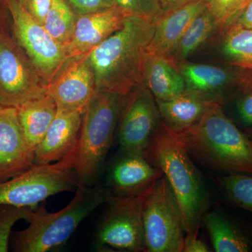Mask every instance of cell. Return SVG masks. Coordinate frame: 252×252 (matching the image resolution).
Wrapping results in <instances>:
<instances>
[{
	"instance_id": "6da1fadb",
	"label": "cell",
	"mask_w": 252,
	"mask_h": 252,
	"mask_svg": "<svg viewBox=\"0 0 252 252\" xmlns=\"http://www.w3.org/2000/svg\"><path fill=\"white\" fill-rule=\"evenodd\" d=\"M155 21L127 16L120 30L89 53L96 90L127 95L143 84L147 48Z\"/></svg>"
},
{
	"instance_id": "8d00e7d4",
	"label": "cell",
	"mask_w": 252,
	"mask_h": 252,
	"mask_svg": "<svg viewBox=\"0 0 252 252\" xmlns=\"http://www.w3.org/2000/svg\"><path fill=\"white\" fill-rule=\"evenodd\" d=\"M18 1L21 3V4H22L23 6H25V4H26V0H18Z\"/></svg>"
},
{
	"instance_id": "8992f818",
	"label": "cell",
	"mask_w": 252,
	"mask_h": 252,
	"mask_svg": "<svg viewBox=\"0 0 252 252\" xmlns=\"http://www.w3.org/2000/svg\"><path fill=\"white\" fill-rule=\"evenodd\" d=\"M146 252H183L186 237L180 207L163 175L142 195Z\"/></svg>"
},
{
	"instance_id": "4dcf8cb0",
	"label": "cell",
	"mask_w": 252,
	"mask_h": 252,
	"mask_svg": "<svg viewBox=\"0 0 252 252\" xmlns=\"http://www.w3.org/2000/svg\"><path fill=\"white\" fill-rule=\"evenodd\" d=\"M241 88L243 94L238 104L239 115L242 122L250 125L252 124V71Z\"/></svg>"
},
{
	"instance_id": "ac0fdd59",
	"label": "cell",
	"mask_w": 252,
	"mask_h": 252,
	"mask_svg": "<svg viewBox=\"0 0 252 252\" xmlns=\"http://www.w3.org/2000/svg\"><path fill=\"white\" fill-rule=\"evenodd\" d=\"M127 15L117 7L77 16L75 28L67 46L71 59L90 52L120 30Z\"/></svg>"
},
{
	"instance_id": "8fae6325",
	"label": "cell",
	"mask_w": 252,
	"mask_h": 252,
	"mask_svg": "<svg viewBox=\"0 0 252 252\" xmlns=\"http://www.w3.org/2000/svg\"><path fill=\"white\" fill-rule=\"evenodd\" d=\"M160 122L153 94L144 84L135 88L126 95L118 124L121 152L146 157Z\"/></svg>"
},
{
	"instance_id": "d590c367",
	"label": "cell",
	"mask_w": 252,
	"mask_h": 252,
	"mask_svg": "<svg viewBox=\"0 0 252 252\" xmlns=\"http://www.w3.org/2000/svg\"><path fill=\"white\" fill-rule=\"evenodd\" d=\"M7 13H9L5 1L0 0V32L4 29Z\"/></svg>"
},
{
	"instance_id": "d4e9b609",
	"label": "cell",
	"mask_w": 252,
	"mask_h": 252,
	"mask_svg": "<svg viewBox=\"0 0 252 252\" xmlns=\"http://www.w3.org/2000/svg\"><path fill=\"white\" fill-rule=\"evenodd\" d=\"M77 15L66 0H53L44 24L46 31L67 49L72 39Z\"/></svg>"
},
{
	"instance_id": "484cf974",
	"label": "cell",
	"mask_w": 252,
	"mask_h": 252,
	"mask_svg": "<svg viewBox=\"0 0 252 252\" xmlns=\"http://www.w3.org/2000/svg\"><path fill=\"white\" fill-rule=\"evenodd\" d=\"M220 182L232 203L252 212V175L230 173L222 177Z\"/></svg>"
},
{
	"instance_id": "d6986e66",
	"label": "cell",
	"mask_w": 252,
	"mask_h": 252,
	"mask_svg": "<svg viewBox=\"0 0 252 252\" xmlns=\"http://www.w3.org/2000/svg\"><path fill=\"white\" fill-rule=\"evenodd\" d=\"M16 109L25 140L34 154L56 117L57 104L52 97L46 94Z\"/></svg>"
},
{
	"instance_id": "5b68a950",
	"label": "cell",
	"mask_w": 252,
	"mask_h": 252,
	"mask_svg": "<svg viewBox=\"0 0 252 252\" xmlns=\"http://www.w3.org/2000/svg\"><path fill=\"white\" fill-rule=\"evenodd\" d=\"M114 198L106 187L79 185L70 203L56 212L44 206L34 209L29 226L13 231L10 250L14 252H46L64 245L79 224L96 208Z\"/></svg>"
},
{
	"instance_id": "cb8c5ba5",
	"label": "cell",
	"mask_w": 252,
	"mask_h": 252,
	"mask_svg": "<svg viewBox=\"0 0 252 252\" xmlns=\"http://www.w3.org/2000/svg\"><path fill=\"white\" fill-rule=\"evenodd\" d=\"M222 32L223 56L232 65L252 71V28L229 27Z\"/></svg>"
},
{
	"instance_id": "5bb4252c",
	"label": "cell",
	"mask_w": 252,
	"mask_h": 252,
	"mask_svg": "<svg viewBox=\"0 0 252 252\" xmlns=\"http://www.w3.org/2000/svg\"><path fill=\"white\" fill-rule=\"evenodd\" d=\"M162 175L144 156L121 152L109 167L105 187L114 198L140 197Z\"/></svg>"
},
{
	"instance_id": "ffe728a7",
	"label": "cell",
	"mask_w": 252,
	"mask_h": 252,
	"mask_svg": "<svg viewBox=\"0 0 252 252\" xmlns=\"http://www.w3.org/2000/svg\"><path fill=\"white\" fill-rule=\"evenodd\" d=\"M156 101L162 122L175 132L187 130L197 124L212 103L187 92L174 98Z\"/></svg>"
},
{
	"instance_id": "f546056e",
	"label": "cell",
	"mask_w": 252,
	"mask_h": 252,
	"mask_svg": "<svg viewBox=\"0 0 252 252\" xmlns=\"http://www.w3.org/2000/svg\"><path fill=\"white\" fill-rule=\"evenodd\" d=\"M74 12L79 15L91 14L116 7L114 0H66Z\"/></svg>"
},
{
	"instance_id": "4fadbf2b",
	"label": "cell",
	"mask_w": 252,
	"mask_h": 252,
	"mask_svg": "<svg viewBox=\"0 0 252 252\" xmlns=\"http://www.w3.org/2000/svg\"><path fill=\"white\" fill-rule=\"evenodd\" d=\"M89 53L68 59L48 84L46 94L54 99L58 108L85 110L96 90Z\"/></svg>"
},
{
	"instance_id": "d6a6232c",
	"label": "cell",
	"mask_w": 252,
	"mask_h": 252,
	"mask_svg": "<svg viewBox=\"0 0 252 252\" xmlns=\"http://www.w3.org/2000/svg\"><path fill=\"white\" fill-rule=\"evenodd\" d=\"M53 0H26L24 7L38 22L44 24Z\"/></svg>"
},
{
	"instance_id": "e575fe53",
	"label": "cell",
	"mask_w": 252,
	"mask_h": 252,
	"mask_svg": "<svg viewBox=\"0 0 252 252\" xmlns=\"http://www.w3.org/2000/svg\"><path fill=\"white\" fill-rule=\"evenodd\" d=\"M189 1L190 0H158V2L161 7L162 13L175 9Z\"/></svg>"
},
{
	"instance_id": "277c9868",
	"label": "cell",
	"mask_w": 252,
	"mask_h": 252,
	"mask_svg": "<svg viewBox=\"0 0 252 252\" xmlns=\"http://www.w3.org/2000/svg\"><path fill=\"white\" fill-rule=\"evenodd\" d=\"M126 97L117 93L95 90L86 106L77 143L65 158L75 172L79 185H97Z\"/></svg>"
},
{
	"instance_id": "2e32d148",
	"label": "cell",
	"mask_w": 252,
	"mask_h": 252,
	"mask_svg": "<svg viewBox=\"0 0 252 252\" xmlns=\"http://www.w3.org/2000/svg\"><path fill=\"white\" fill-rule=\"evenodd\" d=\"M83 111L58 108L44 138L34 153V165L61 161L72 153L80 133Z\"/></svg>"
},
{
	"instance_id": "9c48e42d",
	"label": "cell",
	"mask_w": 252,
	"mask_h": 252,
	"mask_svg": "<svg viewBox=\"0 0 252 252\" xmlns=\"http://www.w3.org/2000/svg\"><path fill=\"white\" fill-rule=\"evenodd\" d=\"M142 196L114 198L96 226L94 245L99 252H146Z\"/></svg>"
},
{
	"instance_id": "7a4b0ae2",
	"label": "cell",
	"mask_w": 252,
	"mask_h": 252,
	"mask_svg": "<svg viewBox=\"0 0 252 252\" xmlns=\"http://www.w3.org/2000/svg\"><path fill=\"white\" fill-rule=\"evenodd\" d=\"M171 132L189 154L209 168L252 175V141L225 116L221 104L212 102L195 125Z\"/></svg>"
},
{
	"instance_id": "44dd1931",
	"label": "cell",
	"mask_w": 252,
	"mask_h": 252,
	"mask_svg": "<svg viewBox=\"0 0 252 252\" xmlns=\"http://www.w3.org/2000/svg\"><path fill=\"white\" fill-rule=\"evenodd\" d=\"M143 84L155 99L167 100L185 93V83L175 64L164 58L147 54Z\"/></svg>"
},
{
	"instance_id": "f1b7e54d",
	"label": "cell",
	"mask_w": 252,
	"mask_h": 252,
	"mask_svg": "<svg viewBox=\"0 0 252 252\" xmlns=\"http://www.w3.org/2000/svg\"><path fill=\"white\" fill-rule=\"evenodd\" d=\"M207 8L223 31L248 0H207Z\"/></svg>"
},
{
	"instance_id": "3957f363",
	"label": "cell",
	"mask_w": 252,
	"mask_h": 252,
	"mask_svg": "<svg viewBox=\"0 0 252 252\" xmlns=\"http://www.w3.org/2000/svg\"><path fill=\"white\" fill-rule=\"evenodd\" d=\"M146 157L168 181L180 207L187 235H198L208 205L207 187L187 149L162 120Z\"/></svg>"
},
{
	"instance_id": "836d02e7",
	"label": "cell",
	"mask_w": 252,
	"mask_h": 252,
	"mask_svg": "<svg viewBox=\"0 0 252 252\" xmlns=\"http://www.w3.org/2000/svg\"><path fill=\"white\" fill-rule=\"evenodd\" d=\"M206 244L198 238V235H186L183 252H209Z\"/></svg>"
},
{
	"instance_id": "83f0119b",
	"label": "cell",
	"mask_w": 252,
	"mask_h": 252,
	"mask_svg": "<svg viewBox=\"0 0 252 252\" xmlns=\"http://www.w3.org/2000/svg\"><path fill=\"white\" fill-rule=\"evenodd\" d=\"M116 7L122 10L127 16L156 21L162 14L158 0H114Z\"/></svg>"
},
{
	"instance_id": "52a82bcc",
	"label": "cell",
	"mask_w": 252,
	"mask_h": 252,
	"mask_svg": "<svg viewBox=\"0 0 252 252\" xmlns=\"http://www.w3.org/2000/svg\"><path fill=\"white\" fill-rule=\"evenodd\" d=\"M75 172L67 158L34 165L9 180L0 182V204L36 207L46 199L77 190Z\"/></svg>"
},
{
	"instance_id": "ba28073f",
	"label": "cell",
	"mask_w": 252,
	"mask_h": 252,
	"mask_svg": "<svg viewBox=\"0 0 252 252\" xmlns=\"http://www.w3.org/2000/svg\"><path fill=\"white\" fill-rule=\"evenodd\" d=\"M47 85L14 36L0 32V106L17 108L45 94Z\"/></svg>"
},
{
	"instance_id": "7c38bea8",
	"label": "cell",
	"mask_w": 252,
	"mask_h": 252,
	"mask_svg": "<svg viewBox=\"0 0 252 252\" xmlns=\"http://www.w3.org/2000/svg\"><path fill=\"white\" fill-rule=\"evenodd\" d=\"M175 66L185 80V92L221 104L230 91L243 86L251 71L235 65L223 67L187 61Z\"/></svg>"
},
{
	"instance_id": "7402d4cb",
	"label": "cell",
	"mask_w": 252,
	"mask_h": 252,
	"mask_svg": "<svg viewBox=\"0 0 252 252\" xmlns=\"http://www.w3.org/2000/svg\"><path fill=\"white\" fill-rule=\"evenodd\" d=\"M203 220L215 252H248L251 250L246 237L220 212L212 210L205 213Z\"/></svg>"
},
{
	"instance_id": "30bf717a",
	"label": "cell",
	"mask_w": 252,
	"mask_h": 252,
	"mask_svg": "<svg viewBox=\"0 0 252 252\" xmlns=\"http://www.w3.org/2000/svg\"><path fill=\"white\" fill-rule=\"evenodd\" d=\"M14 37L49 84L69 59L66 48L50 35L43 24L18 0H4Z\"/></svg>"
},
{
	"instance_id": "603a6c76",
	"label": "cell",
	"mask_w": 252,
	"mask_h": 252,
	"mask_svg": "<svg viewBox=\"0 0 252 252\" xmlns=\"http://www.w3.org/2000/svg\"><path fill=\"white\" fill-rule=\"evenodd\" d=\"M218 29L216 19L207 8L189 26L168 61L175 65L187 61Z\"/></svg>"
},
{
	"instance_id": "ab89813d",
	"label": "cell",
	"mask_w": 252,
	"mask_h": 252,
	"mask_svg": "<svg viewBox=\"0 0 252 252\" xmlns=\"http://www.w3.org/2000/svg\"><path fill=\"white\" fill-rule=\"evenodd\" d=\"M0 107H1V106H0Z\"/></svg>"
},
{
	"instance_id": "74e56055",
	"label": "cell",
	"mask_w": 252,
	"mask_h": 252,
	"mask_svg": "<svg viewBox=\"0 0 252 252\" xmlns=\"http://www.w3.org/2000/svg\"><path fill=\"white\" fill-rule=\"evenodd\" d=\"M250 137H251V138L252 139V130L251 131V132H250Z\"/></svg>"
},
{
	"instance_id": "1f68e13d",
	"label": "cell",
	"mask_w": 252,
	"mask_h": 252,
	"mask_svg": "<svg viewBox=\"0 0 252 252\" xmlns=\"http://www.w3.org/2000/svg\"><path fill=\"white\" fill-rule=\"evenodd\" d=\"M229 27L252 28V0L245 2L222 31Z\"/></svg>"
},
{
	"instance_id": "4316f807",
	"label": "cell",
	"mask_w": 252,
	"mask_h": 252,
	"mask_svg": "<svg viewBox=\"0 0 252 252\" xmlns=\"http://www.w3.org/2000/svg\"><path fill=\"white\" fill-rule=\"evenodd\" d=\"M34 208L0 204V252L9 251L10 239L15 223L20 220L29 221Z\"/></svg>"
},
{
	"instance_id": "f35d334b",
	"label": "cell",
	"mask_w": 252,
	"mask_h": 252,
	"mask_svg": "<svg viewBox=\"0 0 252 252\" xmlns=\"http://www.w3.org/2000/svg\"><path fill=\"white\" fill-rule=\"evenodd\" d=\"M1 1H4V0H1Z\"/></svg>"
},
{
	"instance_id": "e0dca14e",
	"label": "cell",
	"mask_w": 252,
	"mask_h": 252,
	"mask_svg": "<svg viewBox=\"0 0 252 252\" xmlns=\"http://www.w3.org/2000/svg\"><path fill=\"white\" fill-rule=\"evenodd\" d=\"M207 8V0H190L162 12L155 21V31L147 46V54L170 59L189 26Z\"/></svg>"
},
{
	"instance_id": "9a60e30c",
	"label": "cell",
	"mask_w": 252,
	"mask_h": 252,
	"mask_svg": "<svg viewBox=\"0 0 252 252\" xmlns=\"http://www.w3.org/2000/svg\"><path fill=\"white\" fill-rule=\"evenodd\" d=\"M34 165L14 107H0V182L9 180Z\"/></svg>"
}]
</instances>
